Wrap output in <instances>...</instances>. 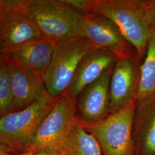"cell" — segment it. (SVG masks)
<instances>
[{"instance_id":"obj_8","label":"cell","mask_w":155,"mask_h":155,"mask_svg":"<svg viewBox=\"0 0 155 155\" xmlns=\"http://www.w3.org/2000/svg\"><path fill=\"white\" fill-rule=\"evenodd\" d=\"M79 28L82 37L88 39L94 48L112 52L119 59L139 56L118 27L106 17L97 14L83 15Z\"/></svg>"},{"instance_id":"obj_9","label":"cell","mask_w":155,"mask_h":155,"mask_svg":"<svg viewBox=\"0 0 155 155\" xmlns=\"http://www.w3.org/2000/svg\"><path fill=\"white\" fill-rule=\"evenodd\" d=\"M142 63L139 56H136L119 59L113 67L110 82V114L136 99Z\"/></svg>"},{"instance_id":"obj_3","label":"cell","mask_w":155,"mask_h":155,"mask_svg":"<svg viewBox=\"0 0 155 155\" xmlns=\"http://www.w3.org/2000/svg\"><path fill=\"white\" fill-rule=\"evenodd\" d=\"M77 98L67 90L58 97L23 153H53L80 121Z\"/></svg>"},{"instance_id":"obj_16","label":"cell","mask_w":155,"mask_h":155,"mask_svg":"<svg viewBox=\"0 0 155 155\" xmlns=\"http://www.w3.org/2000/svg\"><path fill=\"white\" fill-rule=\"evenodd\" d=\"M155 96V38L150 37L146 55L141 67L139 93L136 100Z\"/></svg>"},{"instance_id":"obj_11","label":"cell","mask_w":155,"mask_h":155,"mask_svg":"<svg viewBox=\"0 0 155 155\" xmlns=\"http://www.w3.org/2000/svg\"><path fill=\"white\" fill-rule=\"evenodd\" d=\"M132 139L134 155H155V96L135 100Z\"/></svg>"},{"instance_id":"obj_6","label":"cell","mask_w":155,"mask_h":155,"mask_svg":"<svg viewBox=\"0 0 155 155\" xmlns=\"http://www.w3.org/2000/svg\"><path fill=\"white\" fill-rule=\"evenodd\" d=\"M135 101L104 121L94 125L84 126L97 140L102 155H134L132 127Z\"/></svg>"},{"instance_id":"obj_12","label":"cell","mask_w":155,"mask_h":155,"mask_svg":"<svg viewBox=\"0 0 155 155\" xmlns=\"http://www.w3.org/2000/svg\"><path fill=\"white\" fill-rule=\"evenodd\" d=\"M56 42L43 39L7 50L1 54L44 79L55 49Z\"/></svg>"},{"instance_id":"obj_13","label":"cell","mask_w":155,"mask_h":155,"mask_svg":"<svg viewBox=\"0 0 155 155\" xmlns=\"http://www.w3.org/2000/svg\"><path fill=\"white\" fill-rule=\"evenodd\" d=\"M6 58L11 74L13 112L22 110L48 94L42 79L16 62Z\"/></svg>"},{"instance_id":"obj_4","label":"cell","mask_w":155,"mask_h":155,"mask_svg":"<svg viewBox=\"0 0 155 155\" xmlns=\"http://www.w3.org/2000/svg\"><path fill=\"white\" fill-rule=\"evenodd\" d=\"M148 2V0H93L92 9V14L106 17L116 25L143 62L150 39L143 24Z\"/></svg>"},{"instance_id":"obj_17","label":"cell","mask_w":155,"mask_h":155,"mask_svg":"<svg viewBox=\"0 0 155 155\" xmlns=\"http://www.w3.org/2000/svg\"><path fill=\"white\" fill-rule=\"evenodd\" d=\"M13 112V94L11 74L5 56L0 55V114L1 116Z\"/></svg>"},{"instance_id":"obj_1","label":"cell","mask_w":155,"mask_h":155,"mask_svg":"<svg viewBox=\"0 0 155 155\" xmlns=\"http://www.w3.org/2000/svg\"><path fill=\"white\" fill-rule=\"evenodd\" d=\"M56 100L46 94L22 110L1 116L0 150L13 154L21 153Z\"/></svg>"},{"instance_id":"obj_2","label":"cell","mask_w":155,"mask_h":155,"mask_svg":"<svg viewBox=\"0 0 155 155\" xmlns=\"http://www.w3.org/2000/svg\"><path fill=\"white\" fill-rule=\"evenodd\" d=\"M25 13L45 39L58 42L82 37L83 15L65 0H27Z\"/></svg>"},{"instance_id":"obj_10","label":"cell","mask_w":155,"mask_h":155,"mask_svg":"<svg viewBox=\"0 0 155 155\" xmlns=\"http://www.w3.org/2000/svg\"><path fill=\"white\" fill-rule=\"evenodd\" d=\"M113 69L105 72L78 96V114L84 126L99 124L110 114V82Z\"/></svg>"},{"instance_id":"obj_14","label":"cell","mask_w":155,"mask_h":155,"mask_svg":"<svg viewBox=\"0 0 155 155\" xmlns=\"http://www.w3.org/2000/svg\"><path fill=\"white\" fill-rule=\"evenodd\" d=\"M118 60L114 54L93 47L81 61L68 91L77 98L83 89L114 67Z\"/></svg>"},{"instance_id":"obj_18","label":"cell","mask_w":155,"mask_h":155,"mask_svg":"<svg viewBox=\"0 0 155 155\" xmlns=\"http://www.w3.org/2000/svg\"><path fill=\"white\" fill-rule=\"evenodd\" d=\"M143 24L149 37L155 38V0H148L144 13Z\"/></svg>"},{"instance_id":"obj_19","label":"cell","mask_w":155,"mask_h":155,"mask_svg":"<svg viewBox=\"0 0 155 155\" xmlns=\"http://www.w3.org/2000/svg\"><path fill=\"white\" fill-rule=\"evenodd\" d=\"M0 155H55L53 153H17L13 154L9 153L4 150H0Z\"/></svg>"},{"instance_id":"obj_5","label":"cell","mask_w":155,"mask_h":155,"mask_svg":"<svg viewBox=\"0 0 155 155\" xmlns=\"http://www.w3.org/2000/svg\"><path fill=\"white\" fill-rule=\"evenodd\" d=\"M93 45L88 39L76 37L56 42L49 67L43 79L51 97L58 98L70 87L81 61Z\"/></svg>"},{"instance_id":"obj_15","label":"cell","mask_w":155,"mask_h":155,"mask_svg":"<svg viewBox=\"0 0 155 155\" xmlns=\"http://www.w3.org/2000/svg\"><path fill=\"white\" fill-rule=\"evenodd\" d=\"M55 155H102L97 140L80 122L53 152Z\"/></svg>"},{"instance_id":"obj_7","label":"cell","mask_w":155,"mask_h":155,"mask_svg":"<svg viewBox=\"0 0 155 155\" xmlns=\"http://www.w3.org/2000/svg\"><path fill=\"white\" fill-rule=\"evenodd\" d=\"M27 0H0V52L45 39L25 13Z\"/></svg>"}]
</instances>
